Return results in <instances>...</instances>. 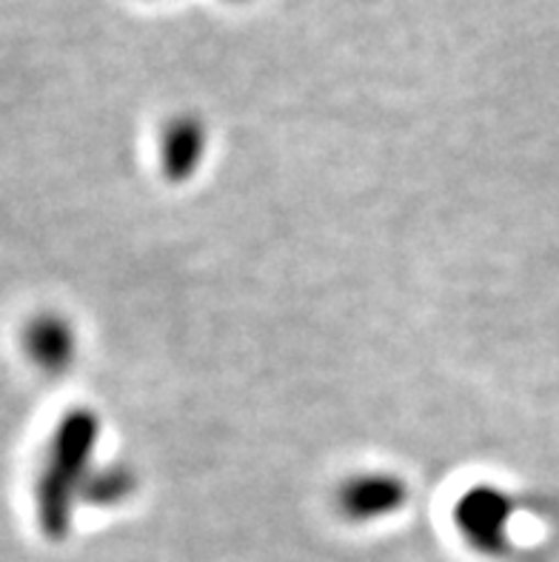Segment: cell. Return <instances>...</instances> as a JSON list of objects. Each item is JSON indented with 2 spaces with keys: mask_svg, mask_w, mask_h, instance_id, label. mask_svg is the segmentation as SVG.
<instances>
[{
  "mask_svg": "<svg viewBox=\"0 0 559 562\" xmlns=\"http://www.w3.org/2000/svg\"><path fill=\"white\" fill-rule=\"evenodd\" d=\"M98 417L89 412H71L52 437L49 454L43 460L37 477V520L49 540H64L71 528V508L83 499L86 485L92 480L94 442H98Z\"/></svg>",
  "mask_w": 559,
  "mask_h": 562,
  "instance_id": "1",
  "label": "cell"
},
{
  "mask_svg": "<svg viewBox=\"0 0 559 562\" xmlns=\"http://www.w3.org/2000/svg\"><path fill=\"white\" fill-rule=\"evenodd\" d=\"M462 535L468 542L485 554H496L505 546V526H508V499L494 488H477L460 503L457 512Z\"/></svg>",
  "mask_w": 559,
  "mask_h": 562,
  "instance_id": "2",
  "label": "cell"
},
{
  "mask_svg": "<svg viewBox=\"0 0 559 562\" xmlns=\"http://www.w3.org/2000/svg\"><path fill=\"white\" fill-rule=\"evenodd\" d=\"M405 503V485L396 477L374 474V477H357L343 488L340 508L351 520H374L396 512Z\"/></svg>",
  "mask_w": 559,
  "mask_h": 562,
  "instance_id": "3",
  "label": "cell"
},
{
  "mask_svg": "<svg viewBox=\"0 0 559 562\" xmlns=\"http://www.w3.org/2000/svg\"><path fill=\"white\" fill-rule=\"evenodd\" d=\"M205 132L194 117L171 121L164 135V171L171 180H186L203 157Z\"/></svg>",
  "mask_w": 559,
  "mask_h": 562,
  "instance_id": "4",
  "label": "cell"
},
{
  "mask_svg": "<svg viewBox=\"0 0 559 562\" xmlns=\"http://www.w3.org/2000/svg\"><path fill=\"white\" fill-rule=\"evenodd\" d=\"M29 351L46 369H64L71 357V331L55 317H43L37 326H32Z\"/></svg>",
  "mask_w": 559,
  "mask_h": 562,
  "instance_id": "5",
  "label": "cell"
},
{
  "mask_svg": "<svg viewBox=\"0 0 559 562\" xmlns=\"http://www.w3.org/2000/svg\"><path fill=\"white\" fill-rule=\"evenodd\" d=\"M128 492H132V477H128V471L107 469L100 471V474H92V480L86 485L83 499L98 503V506H114V503H121Z\"/></svg>",
  "mask_w": 559,
  "mask_h": 562,
  "instance_id": "6",
  "label": "cell"
},
{
  "mask_svg": "<svg viewBox=\"0 0 559 562\" xmlns=\"http://www.w3.org/2000/svg\"><path fill=\"white\" fill-rule=\"evenodd\" d=\"M228 3H246V0H228Z\"/></svg>",
  "mask_w": 559,
  "mask_h": 562,
  "instance_id": "7",
  "label": "cell"
}]
</instances>
